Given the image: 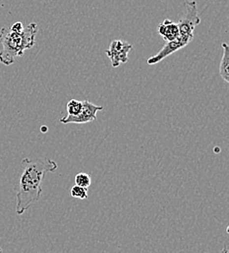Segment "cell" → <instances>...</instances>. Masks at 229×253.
Instances as JSON below:
<instances>
[{
  "label": "cell",
  "mask_w": 229,
  "mask_h": 253,
  "mask_svg": "<svg viewBox=\"0 0 229 253\" xmlns=\"http://www.w3.org/2000/svg\"><path fill=\"white\" fill-rule=\"evenodd\" d=\"M185 13L181 17L177 24L178 32L180 37L188 40L193 39V31L195 28L200 24V18L198 16L197 5L195 1H185Z\"/></svg>",
  "instance_id": "cell-3"
},
{
  "label": "cell",
  "mask_w": 229,
  "mask_h": 253,
  "mask_svg": "<svg viewBox=\"0 0 229 253\" xmlns=\"http://www.w3.org/2000/svg\"><path fill=\"white\" fill-rule=\"evenodd\" d=\"M12 30H14V31H17V32H21L22 30H24V26H23V24L21 23V22H17V23H15L11 28H10Z\"/></svg>",
  "instance_id": "cell-12"
},
{
  "label": "cell",
  "mask_w": 229,
  "mask_h": 253,
  "mask_svg": "<svg viewBox=\"0 0 229 253\" xmlns=\"http://www.w3.org/2000/svg\"><path fill=\"white\" fill-rule=\"evenodd\" d=\"M23 173L19 182L17 193V214L25 213L42 194L41 184L47 172H55L57 164L46 157L31 161L28 158L23 160Z\"/></svg>",
  "instance_id": "cell-1"
},
{
  "label": "cell",
  "mask_w": 229,
  "mask_h": 253,
  "mask_svg": "<svg viewBox=\"0 0 229 253\" xmlns=\"http://www.w3.org/2000/svg\"><path fill=\"white\" fill-rule=\"evenodd\" d=\"M223 56L220 63V75L221 77L229 83V47L227 43H223Z\"/></svg>",
  "instance_id": "cell-8"
},
{
  "label": "cell",
  "mask_w": 229,
  "mask_h": 253,
  "mask_svg": "<svg viewBox=\"0 0 229 253\" xmlns=\"http://www.w3.org/2000/svg\"><path fill=\"white\" fill-rule=\"evenodd\" d=\"M190 42L180 36H178L176 39L170 41V42H166L165 46L159 51L155 56L149 57L147 59V63L152 65V64H156L159 63L160 61H162L164 58H166L167 56H169L170 55H172V53L176 52V51L182 49L183 47H185L187 44H189Z\"/></svg>",
  "instance_id": "cell-6"
},
{
  "label": "cell",
  "mask_w": 229,
  "mask_h": 253,
  "mask_svg": "<svg viewBox=\"0 0 229 253\" xmlns=\"http://www.w3.org/2000/svg\"><path fill=\"white\" fill-rule=\"evenodd\" d=\"M229 253V249H228V247H227V246H226V247H225V248H224V250H223V251H222V253Z\"/></svg>",
  "instance_id": "cell-13"
},
{
  "label": "cell",
  "mask_w": 229,
  "mask_h": 253,
  "mask_svg": "<svg viewBox=\"0 0 229 253\" xmlns=\"http://www.w3.org/2000/svg\"><path fill=\"white\" fill-rule=\"evenodd\" d=\"M38 28L35 23L29 24L21 32L3 28L0 30V62L4 65H11L17 56H22L24 53L35 45V36Z\"/></svg>",
  "instance_id": "cell-2"
},
{
  "label": "cell",
  "mask_w": 229,
  "mask_h": 253,
  "mask_svg": "<svg viewBox=\"0 0 229 253\" xmlns=\"http://www.w3.org/2000/svg\"><path fill=\"white\" fill-rule=\"evenodd\" d=\"M132 49L133 46L128 42L114 40L110 45V49L106 51V54L110 57L112 65L114 67H118L121 63H126L128 61V55Z\"/></svg>",
  "instance_id": "cell-5"
},
{
  "label": "cell",
  "mask_w": 229,
  "mask_h": 253,
  "mask_svg": "<svg viewBox=\"0 0 229 253\" xmlns=\"http://www.w3.org/2000/svg\"><path fill=\"white\" fill-rule=\"evenodd\" d=\"M157 30L166 42H170L176 39L179 35L177 24L170 20H165L162 24H160Z\"/></svg>",
  "instance_id": "cell-7"
},
{
  "label": "cell",
  "mask_w": 229,
  "mask_h": 253,
  "mask_svg": "<svg viewBox=\"0 0 229 253\" xmlns=\"http://www.w3.org/2000/svg\"><path fill=\"white\" fill-rule=\"evenodd\" d=\"M70 195L73 198H77V199H81V200H85L88 198V189L84 188V187H80V186H73L70 190Z\"/></svg>",
  "instance_id": "cell-11"
},
{
  "label": "cell",
  "mask_w": 229,
  "mask_h": 253,
  "mask_svg": "<svg viewBox=\"0 0 229 253\" xmlns=\"http://www.w3.org/2000/svg\"><path fill=\"white\" fill-rule=\"evenodd\" d=\"M75 185L80 186V187H84V188H89L91 186L92 183V179L91 176L88 173L85 172H79L76 174L75 176Z\"/></svg>",
  "instance_id": "cell-9"
},
{
  "label": "cell",
  "mask_w": 229,
  "mask_h": 253,
  "mask_svg": "<svg viewBox=\"0 0 229 253\" xmlns=\"http://www.w3.org/2000/svg\"><path fill=\"white\" fill-rule=\"evenodd\" d=\"M67 115L69 116H76L80 113L82 109V101H77V100H71L67 103Z\"/></svg>",
  "instance_id": "cell-10"
},
{
  "label": "cell",
  "mask_w": 229,
  "mask_h": 253,
  "mask_svg": "<svg viewBox=\"0 0 229 253\" xmlns=\"http://www.w3.org/2000/svg\"><path fill=\"white\" fill-rule=\"evenodd\" d=\"M104 109L103 106L92 103L91 101H82V109L76 116L62 117L59 122L62 124H87L94 122L97 118V113Z\"/></svg>",
  "instance_id": "cell-4"
},
{
  "label": "cell",
  "mask_w": 229,
  "mask_h": 253,
  "mask_svg": "<svg viewBox=\"0 0 229 253\" xmlns=\"http://www.w3.org/2000/svg\"><path fill=\"white\" fill-rule=\"evenodd\" d=\"M47 130H48L47 127H41V132H42V133H46Z\"/></svg>",
  "instance_id": "cell-14"
}]
</instances>
